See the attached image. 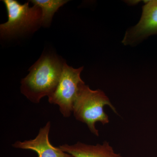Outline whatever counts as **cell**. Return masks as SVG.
Instances as JSON below:
<instances>
[{
	"mask_svg": "<svg viewBox=\"0 0 157 157\" xmlns=\"http://www.w3.org/2000/svg\"><path fill=\"white\" fill-rule=\"evenodd\" d=\"M155 34H157V0H151L145 2L140 21L126 34L123 42L132 44Z\"/></svg>",
	"mask_w": 157,
	"mask_h": 157,
	"instance_id": "5b68a950",
	"label": "cell"
},
{
	"mask_svg": "<svg viewBox=\"0 0 157 157\" xmlns=\"http://www.w3.org/2000/svg\"><path fill=\"white\" fill-rule=\"evenodd\" d=\"M39 7L42 11L41 25L49 27L52 17L60 7L68 2L67 0H32L29 1Z\"/></svg>",
	"mask_w": 157,
	"mask_h": 157,
	"instance_id": "ba28073f",
	"label": "cell"
},
{
	"mask_svg": "<svg viewBox=\"0 0 157 157\" xmlns=\"http://www.w3.org/2000/svg\"><path fill=\"white\" fill-rule=\"evenodd\" d=\"M8 12V20L0 25L1 36L9 37L27 32L41 25L42 11L29 2L21 5L16 0H3Z\"/></svg>",
	"mask_w": 157,
	"mask_h": 157,
	"instance_id": "3957f363",
	"label": "cell"
},
{
	"mask_svg": "<svg viewBox=\"0 0 157 157\" xmlns=\"http://www.w3.org/2000/svg\"><path fill=\"white\" fill-rule=\"evenodd\" d=\"M51 126V122L48 121L45 126L39 130L38 135L34 139L16 141L12 144V147L16 148L33 151L36 153L38 157H73L50 143L48 135Z\"/></svg>",
	"mask_w": 157,
	"mask_h": 157,
	"instance_id": "8992f818",
	"label": "cell"
},
{
	"mask_svg": "<svg viewBox=\"0 0 157 157\" xmlns=\"http://www.w3.org/2000/svg\"><path fill=\"white\" fill-rule=\"evenodd\" d=\"M59 147L73 157H123L117 153L109 142L104 141L102 144L91 145L78 141L75 144L60 145Z\"/></svg>",
	"mask_w": 157,
	"mask_h": 157,
	"instance_id": "52a82bcc",
	"label": "cell"
},
{
	"mask_svg": "<svg viewBox=\"0 0 157 157\" xmlns=\"http://www.w3.org/2000/svg\"><path fill=\"white\" fill-rule=\"evenodd\" d=\"M64 62L54 55H42L21 80V94L35 104L50 96L58 84Z\"/></svg>",
	"mask_w": 157,
	"mask_h": 157,
	"instance_id": "6da1fadb",
	"label": "cell"
},
{
	"mask_svg": "<svg viewBox=\"0 0 157 157\" xmlns=\"http://www.w3.org/2000/svg\"><path fill=\"white\" fill-rule=\"evenodd\" d=\"M82 70L83 67L75 69L64 62L56 89L48 97L49 103L58 105L64 117H69L71 115L79 87L84 83L80 77Z\"/></svg>",
	"mask_w": 157,
	"mask_h": 157,
	"instance_id": "277c9868",
	"label": "cell"
},
{
	"mask_svg": "<svg viewBox=\"0 0 157 157\" xmlns=\"http://www.w3.org/2000/svg\"><path fill=\"white\" fill-rule=\"evenodd\" d=\"M106 105L118 114L115 107L103 91L91 90L84 82L80 85L74 102L73 115L76 120L86 124L90 132L98 137L99 131L96 128V123L100 122L104 125L109 122V117L104 111Z\"/></svg>",
	"mask_w": 157,
	"mask_h": 157,
	"instance_id": "7a4b0ae2",
	"label": "cell"
}]
</instances>
